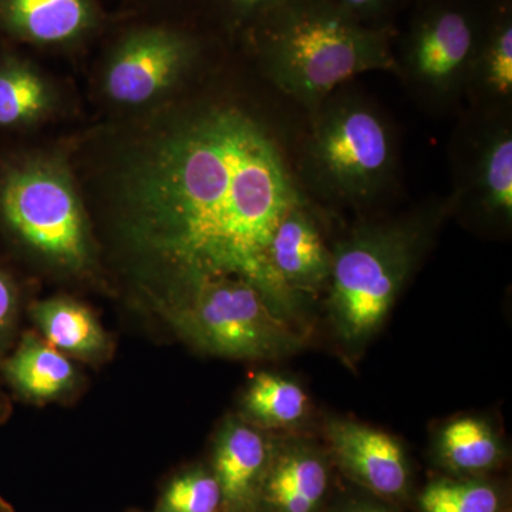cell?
Listing matches in <instances>:
<instances>
[{
	"instance_id": "1",
	"label": "cell",
	"mask_w": 512,
	"mask_h": 512,
	"mask_svg": "<svg viewBox=\"0 0 512 512\" xmlns=\"http://www.w3.org/2000/svg\"><path fill=\"white\" fill-rule=\"evenodd\" d=\"M113 192L128 244L174 282L238 276L292 315L296 296L276 275L271 244L306 201L274 136L247 111L181 114L124 158Z\"/></svg>"
},
{
	"instance_id": "2",
	"label": "cell",
	"mask_w": 512,
	"mask_h": 512,
	"mask_svg": "<svg viewBox=\"0 0 512 512\" xmlns=\"http://www.w3.org/2000/svg\"><path fill=\"white\" fill-rule=\"evenodd\" d=\"M261 13L266 73L308 113L353 77L397 73L392 30L362 22L333 0H278Z\"/></svg>"
},
{
	"instance_id": "3",
	"label": "cell",
	"mask_w": 512,
	"mask_h": 512,
	"mask_svg": "<svg viewBox=\"0 0 512 512\" xmlns=\"http://www.w3.org/2000/svg\"><path fill=\"white\" fill-rule=\"evenodd\" d=\"M340 89L309 113L311 126L302 147V171L322 197L362 207L393 185L396 138L375 104Z\"/></svg>"
},
{
	"instance_id": "4",
	"label": "cell",
	"mask_w": 512,
	"mask_h": 512,
	"mask_svg": "<svg viewBox=\"0 0 512 512\" xmlns=\"http://www.w3.org/2000/svg\"><path fill=\"white\" fill-rule=\"evenodd\" d=\"M427 215L356 228L332 251L329 309L350 346L372 338L420 258Z\"/></svg>"
},
{
	"instance_id": "5",
	"label": "cell",
	"mask_w": 512,
	"mask_h": 512,
	"mask_svg": "<svg viewBox=\"0 0 512 512\" xmlns=\"http://www.w3.org/2000/svg\"><path fill=\"white\" fill-rule=\"evenodd\" d=\"M165 318L187 342L231 359H272L301 348L303 338L274 303L238 276L175 281Z\"/></svg>"
},
{
	"instance_id": "6",
	"label": "cell",
	"mask_w": 512,
	"mask_h": 512,
	"mask_svg": "<svg viewBox=\"0 0 512 512\" xmlns=\"http://www.w3.org/2000/svg\"><path fill=\"white\" fill-rule=\"evenodd\" d=\"M0 220L20 244L69 269L89 261V235L69 177L59 165H15L0 181Z\"/></svg>"
},
{
	"instance_id": "7",
	"label": "cell",
	"mask_w": 512,
	"mask_h": 512,
	"mask_svg": "<svg viewBox=\"0 0 512 512\" xmlns=\"http://www.w3.org/2000/svg\"><path fill=\"white\" fill-rule=\"evenodd\" d=\"M484 19L463 0H433L417 13L396 55L397 73L427 106L450 109L466 94Z\"/></svg>"
},
{
	"instance_id": "8",
	"label": "cell",
	"mask_w": 512,
	"mask_h": 512,
	"mask_svg": "<svg viewBox=\"0 0 512 512\" xmlns=\"http://www.w3.org/2000/svg\"><path fill=\"white\" fill-rule=\"evenodd\" d=\"M454 202L491 221L512 218L510 111H474L454 154Z\"/></svg>"
},
{
	"instance_id": "9",
	"label": "cell",
	"mask_w": 512,
	"mask_h": 512,
	"mask_svg": "<svg viewBox=\"0 0 512 512\" xmlns=\"http://www.w3.org/2000/svg\"><path fill=\"white\" fill-rule=\"evenodd\" d=\"M194 53L190 40L173 30H140L128 36L111 59L106 92L117 103H146L183 76Z\"/></svg>"
},
{
	"instance_id": "10",
	"label": "cell",
	"mask_w": 512,
	"mask_h": 512,
	"mask_svg": "<svg viewBox=\"0 0 512 512\" xmlns=\"http://www.w3.org/2000/svg\"><path fill=\"white\" fill-rule=\"evenodd\" d=\"M328 436L340 464L370 490L386 497L406 490V457L392 436L349 420L332 421Z\"/></svg>"
},
{
	"instance_id": "11",
	"label": "cell",
	"mask_w": 512,
	"mask_h": 512,
	"mask_svg": "<svg viewBox=\"0 0 512 512\" xmlns=\"http://www.w3.org/2000/svg\"><path fill=\"white\" fill-rule=\"evenodd\" d=\"M271 262L282 284L295 296L329 284L332 251L326 248L306 202L293 207L276 228Z\"/></svg>"
},
{
	"instance_id": "12",
	"label": "cell",
	"mask_w": 512,
	"mask_h": 512,
	"mask_svg": "<svg viewBox=\"0 0 512 512\" xmlns=\"http://www.w3.org/2000/svg\"><path fill=\"white\" fill-rule=\"evenodd\" d=\"M269 450L262 434L251 424L229 420L215 446V478L227 510H245L264 481Z\"/></svg>"
},
{
	"instance_id": "13",
	"label": "cell",
	"mask_w": 512,
	"mask_h": 512,
	"mask_svg": "<svg viewBox=\"0 0 512 512\" xmlns=\"http://www.w3.org/2000/svg\"><path fill=\"white\" fill-rule=\"evenodd\" d=\"M466 94L476 110L508 111L512 97V19L510 6H498L484 19L483 35L468 77Z\"/></svg>"
},
{
	"instance_id": "14",
	"label": "cell",
	"mask_w": 512,
	"mask_h": 512,
	"mask_svg": "<svg viewBox=\"0 0 512 512\" xmlns=\"http://www.w3.org/2000/svg\"><path fill=\"white\" fill-rule=\"evenodd\" d=\"M3 379L22 399L50 402L72 392L77 373L69 359L35 333H25L0 363Z\"/></svg>"
},
{
	"instance_id": "15",
	"label": "cell",
	"mask_w": 512,
	"mask_h": 512,
	"mask_svg": "<svg viewBox=\"0 0 512 512\" xmlns=\"http://www.w3.org/2000/svg\"><path fill=\"white\" fill-rule=\"evenodd\" d=\"M0 22L22 39L52 45L82 35L93 10L89 0H0Z\"/></svg>"
},
{
	"instance_id": "16",
	"label": "cell",
	"mask_w": 512,
	"mask_h": 512,
	"mask_svg": "<svg viewBox=\"0 0 512 512\" xmlns=\"http://www.w3.org/2000/svg\"><path fill=\"white\" fill-rule=\"evenodd\" d=\"M32 318L47 343L62 353L99 359L109 349V339L90 309L72 299H49L32 306Z\"/></svg>"
},
{
	"instance_id": "17",
	"label": "cell",
	"mask_w": 512,
	"mask_h": 512,
	"mask_svg": "<svg viewBox=\"0 0 512 512\" xmlns=\"http://www.w3.org/2000/svg\"><path fill=\"white\" fill-rule=\"evenodd\" d=\"M328 490V470L312 451L295 447L271 467L264 483L266 501L276 512H313Z\"/></svg>"
},
{
	"instance_id": "18",
	"label": "cell",
	"mask_w": 512,
	"mask_h": 512,
	"mask_svg": "<svg viewBox=\"0 0 512 512\" xmlns=\"http://www.w3.org/2000/svg\"><path fill=\"white\" fill-rule=\"evenodd\" d=\"M249 419L265 427H285L298 423L308 409V396L299 384L285 377L259 373L244 396Z\"/></svg>"
},
{
	"instance_id": "19",
	"label": "cell",
	"mask_w": 512,
	"mask_h": 512,
	"mask_svg": "<svg viewBox=\"0 0 512 512\" xmlns=\"http://www.w3.org/2000/svg\"><path fill=\"white\" fill-rule=\"evenodd\" d=\"M49 92L39 74L22 63L0 67V126L37 119L49 106Z\"/></svg>"
},
{
	"instance_id": "20",
	"label": "cell",
	"mask_w": 512,
	"mask_h": 512,
	"mask_svg": "<svg viewBox=\"0 0 512 512\" xmlns=\"http://www.w3.org/2000/svg\"><path fill=\"white\" fill-rule=\"evenodd\" d=\"M441 453L447 463L461 471H480L500 457V444L493 430L477 419H458L441 434Z\"/></svg>"
},
{
	"instance_id": "21",
	"label": "cell",
	"mask_w": 512,
	"mask_h": 512,
	"mask_svg": "<svg viewBox=\"0 0 512 512\" xmlns=\"http://www.w3.org/2000/svg\"><path fill=\"white\" fill-rule=\"evenodd\" d=\"M420 504L424 512H498L500 500L488 485L440 481L424 490Z\"/></svg>"
},
{
	"instance_id": "22",
	"label": "cell",
	"mask_w": 512,
	"mask_h": 512,
	"mask_svg": "<svg viewBox=\"0 0 512 512\" xmlns=\"http://www.w3.org/2000/svg\"><path fill=\"white\" fill-rule=\"evenodd\" d=\"M222 493L217 478L205 471H190L168 485L160 512H218Z\"/></svg>"
},
{
	"instance_id": "23",
	"label": "cell",
	"mask_w": 512,
	"mask_h": 512,
	"mask_svg": "<svg viewBox=\"0 0 512 512\" xmlns=\"http://www.w3.org/2000/svg\"><path fill=\"white\" fill-rule=\"evenodd\" d=\"M18 289L5 272L0 269V363L5 359L10 342L18 325Z\"/></svg>"
},
{
	"instance_id": "24",
	"label": "cell",
	"mask_w": 512,
	"mask_h": 512,
	"mask_svg": "<svg viewBox=\"0 0 512 512\" xmlns=\"http://www.w3.org/2000/svg\"><path fill=\"white\" fill-rule=\"evenodd\" d=\"M333 2L338 3L362 22L370 23V20L386 12L392 0H333Z\"/></svg>"
},
{
	"instance_id": "25",
	"label": "cell",
	"mask_w": 512,
	"mask_h": 512,
	"mask_svg": "<svg viewBox=\"0 0 512 512\" xmlns=\"http://www.w3.org/2000/svg\"><path fill=\"white\" fill-rule=\"evenodd\" d=\"M232 8L238 9L239 12H264L266 8L274 5L278 0H227Z\"/></svg>"
},
{
	"instance_id": "26",
	"label": "cell",
	"mask_w": 512,
	"mask_h": 512,
	"mask_svg": "<svg viewBox=\"0 0 512 512\" xmlns=\"http://www.w3.org/2000/svg\"><path fill=\"white\" fill-rule=\"evenodd\" d=\"M10 406L8 400L0 394V423L9 416Z\"/></svg>"
},
{
	"instance_id": "27",
	"label": "cell",
	"mask_w": 512,
	"mask_h": 512,
	"mask_svg": "<svg viewBox=\"0 0 512 512\" xmlns=\"http://www.w3.org/2000/svg\"><path fill=\"white\" fill-rule=\"evenodd\" d=\"M0 512H13L12 507L0 497Z\"/></svg>"
},
{
	"instance_id": "28",
	"label": "cell",
	"mask_w": 512,
	"mask_h": 512,
	"mask_svg": "<svg viewBox=\"0 0 512 512\" xmlns=\"http://www.w3.org/2000/svg\"><path fill=\"white\" fill-rule=\"evenodd\" d=\"M355 512H383V511H379V510H359V511H355Z\"/></svg>"
}]
</instances>
